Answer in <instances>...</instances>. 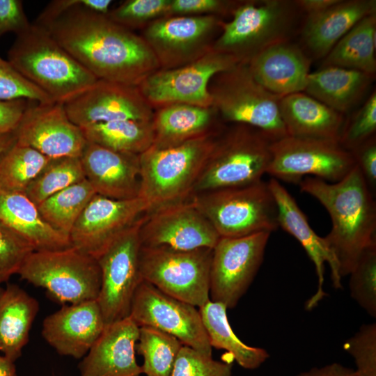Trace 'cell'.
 <instances>
[{
    "mask_svg": "<svg viewBox=\"0 0 376 376\" xmlns=\"http://www.w3.org/2000/svg\"><path fill=\"white\" fill-rule=\"evenodd\" d=\"M95 194L85 179L51 196L38 205V209L50 226L69 237L75 222Z\"/></svg>",
    "mask_w": 376,
    "mask_h": 376,
    "instance_id": "obj_35",
    "label": "cell"
},
{
    "mask_svg": "<svg viewBox=\"0 0 376 376\" xmlns=\"http://www.w3.org/2000/svg\"><path fill=\"white\" fill-rule=\"evenodd\" d=\"M97 0H54L45 8L54 20L40 25L97 79L138 86L160 69L144 39L97 13ZM39 25V24H38Z\"/></svg>",
    "mask_w": 376,
    "mask_h": 376,
    "instance_id": "obj_1",
    "label": "cell"
},
{
    "mask_svg": "<svg viewBox=\"0 0 376 376\" xmlns=\"http://www.w3.org/2000/svg\"><path fill=\"white\" fill-rule=\"evenodd\" d=\"M139 237L142 246L182 251L213 249L220 238L191 198L146 213Z\"/></svg>",
    "mask_w": 376,
    "mask_h": 376,
    "instance_id": "obj_18",
    "label": "cell"
},
{
    "mask_svg": "<svg viewBox=\"0 0 376 376\" xmlns=\"http://www.w3.org/2000/svg\"><path fill=\"white\" fill-rule=\"evenodd\" d=\"M271 233L220 237L212 249L210 299L234 308L244 295L263 260Z\"/></svg>",
    "mask_w": 376,
    "mask_h": 376,
    "instance_id": "obj_15",
    "label": "cell"
},
{
    "mask_svg": "<svg viewBox=\"0 0 376 376\" xmlns=\"http://www.w3.org/2000/svg\"><path fill=\"white\" fill-rule=\"evenodd\" d=\"M279 110L288 136L338 142L345 115L304 92L281 97Z\"/></svg>",
    "mask_w": 376,
    "mask_h": 376,
    "instance_id": "obj_28",
    "label": "cell"
},
{
    "mask_svg": "<svg viewBox=\"0 0 376 376\" xmlns=\"http://www.w3.org/2000/svg\"><path fill=\"white\" fill-rule=\"evenodd\" d=\"M136 349L142 355V373L146 376H171L183 345L175 337L150 327H139Z\"/></svg>",
    "mask_w": 376,
    "mask_h": 376,
    "instance_id": "obj_37",
    "label": "cell"
},
{
    "mask_svg": "<svg viewBox=\"0 0 376 376\" xmlns=\"http://www.w3.org/2000/svg\"><path fill=\"white\" fill-rule=\"evenodd\" d=\"M375 75L338 67L310 72L304 93L345 115L366 95Z\"/></svg>",
    "mask_w": 376,
    "mask_h": 376,
    "instance_id": "obj_30",
    "label": "cell"
},
{
    "mask_svg": "<svg viewBox=\"0 0 376 376\" xmlns=\"http://www.w3.org/2000/svg\"><path fill=\"white\" fill-rule=\"evenodd\" d=\"M235 1L171 0L170 16L214 15L221 17L231 14Z\"/></svg>",
    "mask_w": 376,
    "mask_h": 376,
    "instance_id": "obj_46",
    "label": "cell"
},
{
    "mask_svg": "<svg viewBox=\"0 0 376 376\" xmlns=\"http://www.w3.org/2000/svg\"><path fill=\"white\" fill-rule=\"evenodd\" d=\"M171 0H127L107 15L114 22L130 30L143 28L160 17L170 16Z\"/></svg>",
    "mask_w": 376,
    "mask_h": 376,
    "instance_id": "obj_40",
    "label": "cell"
},
{
    "mask_svg": "<svg viewBox=\"0 0 376 376\" xmlns=\"http://www.w3.org/2000/svg\"><path fill=\"white\" fill-rule=\"evenodd\" d=\"M297 376H360L356 370L345 367L338 363L320 367L312 368L300 373Z\"/></svg>",
    "mask_w": 376,
    "mask_h": 376,
    "instance_id": "obj_50",
    "label": "cell"
},
{
    "mask_svg": "<svg viewBox=\"0 0 376 376\" xmlns=\"http://www.w3.org/2000/svg\"><path fill=\"white\" fill-rule=\"evenodd\" d=\"M350 275L352 298L371 317H376V245L366 249Z\"/></svg>",
    "mask_w": 376,
    "mask_h": 376,
    "instance_id": "obj_39",
    "label": "cell"
},
{
    "mask_svg": "<svg viewBox=\"0 0 376 376\" xmlns=\"http://www.w3.org/2000/svg\"><path fill=\"white\" fill-rule=\"evenodd\" d=\"M33 251L29 242L0 222V285L17 274Z\"/></svg>",
    "mask_w": 376,
    "mask_h": 376,
    "instance_id": "obj_44",
    "label": "cell"
},
{
    "mask_svg": "<svg viewBox=\"0 0 376 376\" xmlns=\"http://www.w3.org/2000/svg\"><path fill=\"white\" fill-rule=\"evenodd\" d=\"M0 376H17L15 361L0 354Z\"/></svg>",
    "mask_w": 376,
    "mask_h": 376,
    "instance_id": "obj_52",
    "label": "cell"
},
{
    "mask_svg": "<svg viewBox=\"0 0 376 376\" xmlns=\"http://www.w3.org/2000/svg\"><path fill=\"white\" fill-rule=\"evenodd\" d=\"M212 107L221 121L257 128L273 141L288 136L282 120L279 100L252 76L247 63H239L217 73L210 81Z\"/></svg>",
    "mask_w": 376,
    "mask_h": 376,
    "instance_id": "obj_8",
    "label": "cell"
},
{
    "mask_svg": "<svg viewBox=\"0 0 376 376\" xmlns=\"http://www.w3.org/2000/svg\"><path fill=\"white\" fill-rule=\"evenodd\" d=\"M212 256L209 248L182 251L141 246L140 274L165 294L200 308L210 300Z\"/></svg>",
    "mask_w": 376,
    "mask_h": 376,
    "instance_id": "obj_10",
    "label": "cell"
},
{
    "mask_svg": "<svg viewBox=\"0 0 376 376\" xmlns=\"http://www.w3.org/2000/svg\"><path fill=\"white\" fill-rule=\"evenodd\" d=\"M39 304L19 285H0V354L15 362L29 340Z\"/></svg>",
    "mask_w": 376,
    "mask_h": 376,
    "instance_id": "obj_31",
    "label": "cell"
},
{
    "mask_svg": "<svg viewBox=\"0 0 376 376\" xmlns=\"http://www.w3.org/2000/svg\"><path fill=\"white\" fill-rule=\"evenodd\" d=\"M267 182L276 203L279 226L300 243L315 265L318 288L306 303V308L311 310L327 295L323 290L325 263L330 267L334 287L342 288L338 261L324 238L312 229L305 214L289 191L274 178H272Z\"/></svg>",
    "mask_w": 376,
    "mask_h": 376,
    "instance_id": "obj_21",
    "label": "cell"
},
{
    "mask_svg": "<svg viewBox=\"0 0 376 376\" xmlns=\"http://www.w3.org/2000/svg\"><path fill=\"white\" fill-rule=\"evenodd\" d=\"M144 215L97 259L101 271V287L96 301L105 326L130 316L134 292L142 280L139 229Z\"/></svg>",
    "mask_w": 376,
    "mask_h": 376,
    "instance_id": "obj_13",
    "label": "cell"
},
{
    "mask_svg": "<svg viewBox=\"0 0 376 376\" xmlns=\"http://www.w3.org/2000/svg\"><path fill=\"white\" fill-rule=\"evenodd\" d=\"M171 376H233L231 365L214 360L193 348L182 345Z\"/></svg>",
    "mask_w": 376,
    "mask_h": 376,
    "instance_id": "obj_43",
    "label": "cell"
},
{
    "mask_svg": "<svg viewBox=\"0 0 376 376\" xmlns=\"http://www.w3.org/2000/svg\"><path fill=\"white\" fill-rule=\"evenodd\" d=\"M214 107L175 103L155 109L152 127L155 148H167L224 127Z\"/></svg>",
    "mask_w": 376,
    "mask_h": 376,
    "instance_id": "obj_27",
    "label": "cell"
},
{
    "mask_svg": "<svg viewBox=\"0 0 376 376\" xmlns=\"http://www.w3.org/2000/svg\"><path fill=\"white\" fill-rule=\"evenodd\" d=\"M140 155L87 143L79 157L86 179L97 194L116 200L139 197Z\"/></svg>",
    "mask_w": 376,
    "mask_h": 376,
    "instance_id": "obj_23",
    "label": "cell"
},
{
    "mask_svg": "<svg viewBox=\"0 0 376 376\" xmlns=\"http://www.w3.org/2000/svg\"><path fill=\"white\" fill-rule=\"evenodd\" d=\"M298 184L329 214L331 229L324 238L338 261L341 277L349 275L363 253L376 245L374 194L357 165L338 182L307 176Z\"/></svg>",
    "mask_w": 376,
    "mask_h": 376,
    "instance_id": "obj_2",
    "label": "cell"
},
{
    "mask_svg": "<svg viewBox=\"0 0 376 376\" xmlns=\"http://www.w3.org/2000/svg\"><path fill=\"white\" fill-rule=\"evenodd\" d=\"M271 152L266 174L288 182L299 183L307 176L335 182L356 166L351 152L337 141L288 135L272 141Z\"/></svg>",
    "mask_w": 376,
    "mask_h": 376,
    "instance_id": "obj_11",
    "label": "cell"
},
{
    "mask_svg": "<svg viewBox=\"0 0 376 376\" xmlns=\"http://www.w3.org/2000/svg\"><path fill=\"white\" fill-rule=\"evenodd\" d=\"M130 317L139 327H150L169 334L207 357L212 346L199 310L171 297L141 280L131 304Z\"/></svg>",
    "mask_w": 376,
    "mask_h": 376,
    "instance_id": "obj_16",
    "label": "cell"
},
{
    "mask_svg": "<svg viewBox=\"0 0 376 376\" xmlns=\"http://www.w3.org/2000/svg\"><path fill=\"white\" fill-rule=\"evenodd\" d=\"M80 128L87 141L118 152L140 155L153 143L152 121L123 120Z\"/></svg>",
    "mask_w": 376,
    "mask_h": 376,
    "instance_id": "obj_34",
    "label": "cell"
},
{
    "mask_svg": "<svg viewBox=\"0 0 376 376\" xmlns=\"http://www.w3.org/2000/svg\"><path fill=\"white\" fill-rule=\"evenodd\" d=\"M223 22L214 15L163 17L144 26L141 36L155 54L160 69H172L211 50Z\"/></svg>",
    "mask_w": 376,
    "mask_h": 376,
    "instance_id": "obj_14",
    "label": "cell"
},
{
    "mask_svg": "<svg viewBox=\"0 0 376 376\" xmlns=\"http://www.w3.org/2000/svg\"><path fill=\"white\" fill-rule=\"evenodd\" d=\"M376 132V93L373 91L362 107L347 120H345L339 144L352 151Z\"/></svg>",
    "mask_w": 376,
    "mask_h": 376,
    "instance_id": "obj_41",
    "label": "cell"
},
{
    "mask_svg": "<svg viewBox=\"0 0 376 376\" xmlns=\"http://www.w3.org/2000/svg\"><path fill=\"white\" fill-rule=\"evenodd\" d=\"M104 319L96 300L64 305L47 315L42 336L59 354L84 357L102 333Z\"/></svg>",
    "mask_w": 376,
    "mask_h": 376,
    "instance_id": "obj_22",
    "label": "cell"
},
{
    "mask_svg": "<svg viewBox=\"0 0 376 376\" xmlns=\"http://www.w3.org/2000/svg\"><path fill=\"white\" fill-rule=\"evenodd\" d=\"M272 141L265 133L247 125L224 127L215 138L193 195L261 180L271 162Z\"/></svg>",
    "mask_w": 376,
    "mask_h": 376,
    "instance_id": "obj_6",
    "label": "cell"
},
{
    "mask_svg": "<svg viewBox=\"0 0 376 376\" xmlns=\"http://www.w3.org/2000/svg\"><path fill=\"white\" fill-rule=\"evenodd\" d=\"M375 13V0H339L322 13L306 15L301 48L311 60L324 58L357 22Z\"/></svg>",
    "mask_w": 376,
    "mask_h": 376,
    "instance_id": "obj_26",
    "label": "cell"
},
{
    "mask_svg": "<svg viewBox=\"0 0 376 376\" xmlns=\"http://www.w3.org/2000/svg\"><path fill=\"white\" fill-rule=\"evenodd\" d=\"M85 179L79 157L51 159L29 186L25 194L38 206L51 196Z\"/></svg>",
    "mask_w": 376,
    "mask_h": 376,
    "instance_id": "obj_38",
    "label": "cell"
},
{
    "mask_svg": "<svg viewBox=\"0 0 376 376\" xmlns=\"http://www.w3.org/2000/svg\"><path fill=\"white\" fill-rule=\"evenodd\" d=\"M18 99L41 104L54 102L49 95L19 73L8 60L0 56V100Z\"/></svg>",
    "mask_w": 376,
    "mask_h": 376,
    "instance_id": "obj_42",
    "label": "cell"
},
{
    "mask_svg": "<svg viewBox=\"0 0 376 376\" xmlns=\"http://www.w3.org/2000/svg\"><path fill=\"white\" fill-rule=\"evenodd\" d=\"M15 143L46 157H79L87 143L81 128L68 118L60 102H30L14 131Z\"/></svg>",
    "mask_w": 376,
    "mask_h": 376,
    "instance_id": "obj_20",
    "label": "cell"
},
{
    "mask_svg": "<svg viewBox=\"0 0 376 376\" xmlns=\"http://www.w3.org/2000/svg\"><path fill=\"white\" fill-rule=\"evenodd\" d=\"M239 63L233 56L212 49L187 65L159 69L138 87L154 109L182 103L203 107H212L208 86L217 73L228 70Z\"/></svg>",
    "mask_w": 376,
    "mask_h": 376,
    "instance_id": "obj_12",
    "label": "cell"
},
{
    "mask_svg": "<svg viewBox=\"0 0 376 376\" xmlns=\"http://www.w3.org/2000/svg\"><path fill=\"white\" fill-rule=\"evenodd\" d=\"M191 199L220 237L272 233L279 227L274 195L263 180L195 194Z\"/></svg>",
    "mask_w": 376,
    "mask_h": 376,
    "instance_id": "obj_7",
    "label": "cell"
},
{
    "mask_svg": "<svg viewBox=\"0 0 376 376\" xmlns=\"http://www.w3.org/2000/svg\"><path fill=\"white\" fill-rule=\"evenodd\" d=\"M356 165L359 167L368 185L375 194L376 188V138L369 139L352 151Z\"/></svg>",
    "mask_w": 376,
    "mask_h": 376,
    "instance_id": "obj_48",
    "label": "cell"
},
{
    "mask_svg": "<svg viewBox=\"0 0 376 376\" xmlns=\"http://www.w3.org/2000/svg\"><path fill=\"white\" fill-rule=\"evenodd\" d=\"M63 104L69 119L79 127L123 120L151 122L155 113L138 86L103 79Z\"/></svg>",
    "mask_w": 376,
    "mask_h": 376,
    "instance_id": "obj_17",
    "label": "cell"
},
{
    "mask_svg": "<svg viewBox=\"0 0 376 376\" xmlns=\"http://www.w3.org/2000/svg\"><path fill=\"white\" fill-rule=\"evenodd\" d=\"M219 132L140 154L139 197L147 203L148 213L191 198Z\"/></svg>",
    "mask_w": 376,
    "mask_h": 376,
    "instance_id": "obj_4",
    "label": "cell"
},
{
    "mask_svg": "<svg viewBox=\"0 0 376 376\" xmlns=\"http://www.w3.org/2000/svg\"><path fill=\"white\" fill-rule=\"evenodd\" d=\"M8 61L25 79L62 104L97 80L45 27L34 22L16 36L8 52Z\"/></svg>",
    "mask_w": 376,
    "mask_h": 376,
    "instance_id": "obj_3",
    "label": "cell"
},
{
    "mask_svg": "<svg viewBox=\"0 0 376 376\" xmlns=\"http://www.w3.org/2000/svg\"><path fill=\"white\" fill-rule=\"evenodd\" d=\"M354 359L360 376H376V324H363L343 344Z\"/></svg>",
    "mask_w": 376,
    "mask_h": 376,
    "instance_id": "obj_45",
    "label": "cell"
},
{
    "mask_svg": "<svg viewBox=\"0 0 376 376\" xmlns=\"http://www.w3.org/2000/svg\"><path fill=\"white\" fill-rule=\"evenodd\" d=\"M30 102L25 99L0 100V134L16 130Z\"/></svg>",
    "mask_w": 376,
    "mask_h": 376,
    "instance_id": "obj_49",
    "label": "cell"
},
{
    "mask_svg": "<svg viewBox=\"0 0 376 376\" xmlns=\"http://www.w3.org/2000/svg\"><path fill=\"white\" fill-rule=\"evenodd\" d=\"M339 0H295L299 10L306 15L322 13L336 4Z\"/></svg>",
    "mask_w": 376,
    "mask_h": 376,
    "instance_id": "obj_51",
    "label": "cell"
},
{
    "mask_svg": "<svg viewBox=\"0 0 376 376\" xmlns=\"http://www.w3.org/2000/svg\"><path fill=\"white\" fill-rule=\"evenodd\" d=\"M311 61L301 46L289 40L265 49L247 64L258 83L282 97L304 91Z\"/></svg>",
    "mask_w": 376,
    "mask_h": 376,
    "instance_id": "obj_25",
    "label": "cell"
},
{
    "mask_svg": "<svg viewBox=\"0 0 376 376\" xmlns=\"http://www.w3.org/2000/svg\"><path fill=\"white\" fill-rule=\"evenodd\" d=\"M139 327L129 316L105 326L79 365V376H139L136 360Z\"/></svg>",
    "mask_w": 376,
    "mask_h": 376,
    "instance_id": "obj_24",
    "label": "cell"
},
{
    "mask_svg": "<svg viewBox=\"0 0 376 376\" xmlns=\"http://www.w3.org/2000/svg\"><path fill=\"white\" fill-rule=\"evenodd\" d=\"M376 13L357 22L323 58L321 67L334 66L375 75Z\"/></svg>",
    "mask_w": 376,
    "mask_h": 376,
    "instance_id": "obj_32",
    "label": "cell"
},
{
    "mask_svg": "<svg viewBox=\"0 0 376 376\" xmlns=\"http://www.w3.org/2000/svg\"><path fill=\"white\" fill-rule=\"evenodd\" d=\"M301 13L295 1H236L212 49L248 63L265 49L290 40Z\"/></svg>",
    "mask_w": 376,
    "mask_h": 376,
    "instance_id": "obj_5",
    "label": "cell"
},
{
    "mask_svg": "<svg viewBox=\"0 0 376 376\" xmlns=\"http://www.w3.org/2000/svg\"><path fill=\"white\" fill-rule=\"evenodd\" d=\"M148 212L147 203L140 197L116 200L95 194L72 228L70 244L97 259Z\"/></svg>",
    "mask_w": 376,
    "mask_h": 376,
    "instance_id": "obj_19",
    "label": "cell"
},
{
    "mask_svg": "<svg viewBox=\"0 0 376 376\" xmlns=\"http://www.w3.org/2000/svg\"><path fill=\"white\" fill-rule=\"evenodd\" d=\"M51 158L15 143L0 157V190L24 193Z\"/></svg>",
    "mask_w": 376,
    "mask_h": 376,
    "instance_id": "obj_36",
    "label": "cell"
},
{
    "mask_svg": "<svg viewBox=\"0 0 376 376\" xmlns=\"http://www.w3.org/2000/svg\"><path fill=\"white\" fill-rule=\"evenodd\" d=\"M21 0H0V38L7 33L18 36L31 26Z\"/></svg>",
    "mask_w": 376,
    "mask_h": 376,
    "instance_id": "obj_47",
    "label": "cell"
},
{
    "mask_svg": "<svg viewBox=\"0 0 376 376\" xmlns=\"http://www.w3.org/2000/svg\"><path fill=\"white\" fill-rule=\"evenodd\" d=\"M14 132L0 134V157L15 143Z\"/></svg>",
    "mask_w": 376,
    "mask_h": 376,
    "instance_id": "obj_53",
    "label": "cell"
},
{
    "mask_svg": "<svg viewBox=\"0 0 376 376\" xmlns=\"http://www.w3.org/2000/svg\"><path fill=\"white\" fill-rule=\"evenodd\" d=\"M0 222L29 242L34 251L71 246L69 237L50 226L24 193L0 190Z\"/></svg>",
    "mask_w": 376,
    "mask_h": 376,
    "instance_id": "obj_29",
    "label": "cell"
},
{
    "mask_svg": "<svg viewBox=\"0 0 376 376\" xmlns=\"http://www.w3.org/2000/svg\"><path fill=\"white\" fill-rule=\"evenodd\" d=\"M17 274L62 304L97 300L101 287L97 260L72 246L32 251Z\"/></svg>",
    "mask_w": 376,
    "mask_h": 376,
    "instance_id": "obj_9",
    "label": "cell"
},
{
    "mask_svg": "<svg viewBox=\"0 0 376 376\" xmlns=\"http://www.w3.org/2000/svg\"><path fill=\"white\" fill-rule=\"evenodd\" d=\"M227 308L211 300L199 308V312L212 347L227 350L244 368L253 370L269 357L263 348L244 343L234 333L228 320Z\"/></svg>",
    "mask_w": 376,
    "mask_h": 376,
    "instance_id": "obj_33",
    "label": "cell"
}]
</instances>
